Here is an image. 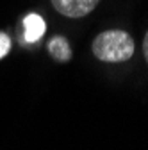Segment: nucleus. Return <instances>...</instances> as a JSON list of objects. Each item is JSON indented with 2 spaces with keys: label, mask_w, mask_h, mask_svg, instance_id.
<instances>
[{
  "label": "nucleus",
  "mask_w": 148,
  "mask_h": 150,
  "mask_svg": "<svg viewBox=\"0 0 148 150\" xmlns=\"http://www.w3.org/2000/svg\"><path fill=\"white\" fill-rule=\"evenodd\" d=\"M23 29H25V40L29 43H36L45 34L47 25H45V20L39 14L30 13V14L25 16V20H23Z\"/></svg>",
  "instance_id": "7ed1b4c3"
},
{
  "label": "nucleus",
  "mask_w": 148,
  "mask_h": 150,
  "mask_svg": "<svg viewBox=\"0 0 148 150\" xmlns=\"http://www.w3.org/2000/svg\"><path fill=\"white\" fill-rule=\"evenodd\" d=\"M48 50L52 54V57L57 59V61H68L71 57V48H70L68 41L64 40L63 36L52 38L50 43H48Z\"/></svg>",
  "instance_id": "20e7f679"
},
{
  "label": "nucleus",
  "mask_w": 148,
  "mask_h": 150,
  "mask_svg": "<svg viewBox=\"0 0 148 150\" xmlns=\"http://www.w3.org/2000/svg\"><path fill=\"white\" fill-rule=\"evenodd\" d=\"M100 0H52L54 7L68 18H80L89 14Z\"/></svg>",
  "instance_id": "f03ea898"
},
{
  "label": "nucleus",
  "mask_w": 148,
  "mask_h": 150,
  "mask_svg": "<svg viewBox=\"0 0 148 150\" xmlns=\"http://www.w3.org/2000/svg\"><path fill=\"white\" fill-rule=\"evenodd\" d=\"M9 48H11V40H9V36L4 34V32H0V59L7 55Z\"/></svg>",
  "instance_id": "39448f33"
},
{
  "label": "nucleus",
  "mask_w": 148,
  "mask_h": 150,
  "mask_svg": "<svg viewBox=\"0 0 148 150\" xmlns=\"http://www.w3.org/2000/svg\"><path fill=\"white\" fill-rule=\"evenodd\" d=\"M143 48H144V55H146V61H148V32L144 36V43H143Z\"/></svg>",
  "instance_id": "423d86ee"
},
{
  "label": "nucleus",
  "mask_w": 148,
  "mask_h": 150,
  "mask_svg": "<svg viewBox=\"0 0 148 150\" xmlns=\"http://www.w3.org/2000/svg\"><path fill=\"white\" fill-rule=\"evenodd\" d=\"M93 54L105 63L128 61L134 54V41L123 30H105L95 38Z\"/></svg>",
  "instance_id": "f257e3e1"
}]
</instances>
